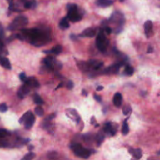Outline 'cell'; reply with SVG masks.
Segmentation results:
<instances>
[{"label": "cell", "mask_w": 160, "mask_h": 160, "mask_svg": "<svg viewBox=\"0 0 160 160\" xmlns=\"http://www.w3.org/2000/svg\"><path fill=\"white\" fill-rule=\"evenodd\" d=\"M31 88L30 87L28 84H23V86H21V87L20 88V89H19L18 92H17V95H18V97L20 98H23L25 96H26L27 95H28V93L30 92V90H31Z\"/></svg>", "instance_id": "cell-12"}, {"label": "cell", "mask_w": 160, "mask_h": 160, "mask_svg": "<svg viewBox=\"0 0 160 160\" xmlns=\"http://www.w3.org/2000/svg\"><path fill=\"white\" fill-rule=\"evenodd\" d=\"M113 104L114 106H117V107H120L122 105V102H123V96L120 93H116L115 95L113 97Z\"/></svg>", "instance_id": "cell-16"}, {"label": "cell", "mask_w": 160, "mask_h": 160, "mask_svg": "<svg viewBox=\"0 0 160 160\" xmlns=\"http://www.w3.org/2000/svg\"><path fill=\"white\" fill-rule=\"evenodd\" d=\"M113 1L112 0H97L96 5L100 7H108V6H112Z\"/></svg>", "instance_id": "cell-17"}, {"label": "cell", "mask_w": 160, "mask_h": 160, "mask_svg": "<svg viewBox=\"0 0 160 160\" xmlns=\"http://www.w3.org/2000/svg\"><path fill=\"white\" fill-rule=\"evenodd\" d=\"M73 86H74V84H73V82L72 81H68V82H67V88L69 89V90H71V89H73Z\"/></svg>", "instance_id": "cell-33"}, {"label": "cell", "mask_w": 160, "mask_h": 160, "mask_svg": "<svg viewBox=\"0 0 160 160\" xmlns=\"http://www.w3.org/2000/svg\"><path fill=\"white\" fill-rule=\"evenodd\" d=\"M82 95L83 96H87L88 95V92H86V90H84V89L82 90Z\"/></svg>", "instance_id": "cell-39"}, {"label": "cell", "mask_w": 160, "mask_h": 160, "mask_svg": "<svg viewBox=\"0 0 160 160\" xmlns=\"http://www.w3.org/2000/svg\"><path fill=\"white\" fill-rule=\"evenodd\" d=\"M130 112H131V107L129 106H126L123 107V113L124 114V115H128V114L130 113Z\"/></svg>", "instance_id": "cell-30"}, {"label": "cell", "mask_w": 160, "mask_h": 160, "mask_svg": "<svg viewBox=\"0 0 160 160\" xmlns=\"http://www.w3.org/2000/svg\"><path fill=\"white\" fill-rule=\"evenodd\" d=\"M34 158H35V154H34V152H28L26 156H23V157L22 158V159L23 160H31V159H34Z\"/></svg>", "instance_id": "cell-29"}, {"label": "cell", "mask_w": 160, "mask_h": 160, "mask_svg": "<svg viewBox=\"0 0 160 160\" xmlns=\"http://www.w3.org/2000/svg\"><path fill=\"white\" fill-rule=\"evenodd\" d=\"M153 52V48L152 46H149L148 47V51H147V52L148 53H151V52Z\"/></svg>", "instance_id": "cell-38"}, {"label": "cell", "mask_w": 160, "mask_h": 160, "mask_svg": "<svg viewBox=\"0 0 160 160\" xmlns=\"http://www.w3.org/2000/svg\"><path fill=\"white\" fill-rule=\"evenodd\" d=\"M96 45L100 52H105L109 45V40L106 38L104 30H100L96 38Z\"/></svg>", "instance_id": "cell-6"}, {"label": "cell", "mask_w": 160, "mask_h": 160, "mask_svg": "<svg viewBox=\"0 0 160 160\" xmlns=\"http://www.w3.org/2000/svg\"><path fill=\"white\" fill-rule=\"evenodd\" d=\"M28 23V19L25 16H18L16 17L12 23L8 27L9 31H16V30L23 29Z\"/></svg>", "instance_id": "cell-5"}, {"label": "cell", "mask_w": 160, "mask_h": 160, "mask_svg": "<svg viewBox=\"0 0 160 160\" xmlns=\"http://www.w3.org/2000/svg\"><path fill=\"white\" fill-rule=\"evenodd\" d=\"M134 68H133L130 65H127L125 67L124 69V74L127 75V76H131V75L134 74Z\"/></svg>", "instance_id": "cell-23"}, {"label": "cell", "mask_w": 160, "mask_h": 160, "mask_svg": "<svg viewBox=\"0 0 160 160\" xmlns=\"http://www.w3.org/2000/svg\"><path fill=\"white\" fill-rule=\"evenodd\" d=\"M43 62L45 65V67H46L49 70H52V71L54 70L57 67L61 68L60 66L56 65V63H58V62H56V60H55L54 58L52 57V56H47L46 58H45V59H43Z\"/></svg>", "instance_id": "cell-9"}, {"label": "cell", "mask_w": 160, "mask_h": 160, "mask_svg": "<svg viewBox=\"0 0 160 160\" xmlns=\"http://www.w3.org/2000/svg\"><path fill=\"white\" fill-rule=\"evenodd\" d=\"M109 21L114 24H117V28L115 29L114 32L116 34H120L123 31V27L125 23V17L121 12H114L111 16Z\"/></svg>", "instance_id": "cell-3"}, {"label": "cell", "mask_w": 160, "mask_h": 160, "mask_svg": "<svg viewBox=\"0 0 160 160\" xmlns=\"http://www.w3.org/2000/svg\"><path fill=\"white\" fill-rule=\"evenodd\" d=\"M71 149L73 150L74 154L77 156L82 159H88L90 156L92 155V152L89 149L82 147V145L79 143H74L70 146Z\"/></svg>", "instance_id": "cell-7"}, {"label": "cell", "mask_w": 160, "mask_h": 160, "mask_svg": "<svg viewBox=\"0 0 160 160\" xmlns=\"http://www.w3.org/2000/svg\"><path fill=\"white\" fill-rule=\"evenodd\" d=\"M123 65V62H118V63H115L113 65L110 66L108 68H106V70H104L105 73L106 74H116L119 72L120 67Z\"/></svg>", "instance_id": "cell-10"}, {"label": "cell", "mask_w": 160, "mask_h": 160, "mask_svg": "<svg viewBox=\"0 0 160 160\" xmlns=\"http://www.w3.org/2000/svg\"><path fill=\"white\" fill-rule=\"evenodd\" d=\"M104 88H103V86H98V87H97V88H96V90L98 91H101V90H102V89Z\"/></svg>", "instance_id": "cell-40"}, {"label": "cell", "mask_w": 160, "mask_h": 160, "mask_svg": "<svg viewBox=\"0 0 160 160\" xmlns=\"http://www.w3.org/2000/svg\"><path fill=\"white\" fill-rule=\"evenodd\" d=\"M119 1H120V2H123V1H124V0H119Z\"/></svg>", "instance_id": "cell-44"}, {"label": "cell", "mask_w": 160, "mask_h": 160, "mask_svg": "<svg viewBox=\"0 0 160 160\" xmlns=\"http://www.w3.org/2000/svg\"><path fill=\"white\" fill-rule=\"evenodd\" d=\"M34 148V146L33 145H30L29 146V150H32Z\"/></svg>", "instance_id": "cell-42"}, {"label": "cell", "mask_w": 160, "mask_h": 160, "mask_svg": "<svg viewBox=\"0 0 160 160\" xmlns=\"http://www.w3.org/2000/svg\"><path fill=\"white\" fill-rule=\"evenodd\" d=\"M60 87H62V83H60V84H59V86H58L57 88H56V90H57V89L59 88H60Z\"/></svg>", "instance_id": "cell-41"}, {"label": "cell", "mask_w": 160, "mask_h": 160, "mask_svg": "<svg viewBox=\"0 0 160 160\" xmlns=\"http://www.w3.org/2000/svg\"><path fill=\"white\" fill-rule=\"evenodd\" d=\"M56 155H57V153L56 152H50V153H48V158H49V159H55V158H56Z\"/></svg>", "instance_id": "cell-35"}, {"label": "cell", "mask_w": 160, "mask_h": 160, "mask_svg": "<svg viewBox=\"0 0 160 160\" xmlns=\"http://www.w3.org/2000/svg\"><path fill=\"white\" fill-rule=\"evenodd\" d=\"M10 132L9 131L6 129H3V128H0V139L6 138V137L9 136Z\"/></svg>", "instance_id": "cell-24"}, {"label": "cell", "mask_w": 160, "mask_h": 160, "mask_svg": "<svg viewBox=\"0 0 160 160\" xmlns=\"http://www.w3.org/2000/svg\"><path fill=\"white\" fill-rule=\"evenodd\" d=\"M129 126H128L127 121H125L123 124V128H122V134H123V135H127V134L129 133Z\"/></svg>", "instance_id": "cell-27"}, {"label": "cell", "mask_w": 160, "mask_h": 160, "mask_svg": "<svg viewBox=\"0 0 160 160\" xmlns=\"http://www.w3.org/2000/svg\"><path fill=\"white\" fill-rule=\"evenodd\" d=\"M0 65L7 70H11V63L9 59L3 56H0Z\"/></svg>", "instance_id": "cell-15"}, {"label": "cell", "mask_w": 160, "mask_h": 160, "mask_svg": "<svg viewBox=\"0 0 160 160\" xmlns=\"http://www.w3.org/2000/svg\"><path fill=\"white\" fill-rule=\"evenodd\" d=\"M8 110V106L6 103H2L0 104V112H6Z\"/></svg>", "instance_id": "cell-31"}, {"label": "cell", "mask_w": 160, "mask_h": 160, "mask_svg": "<svg viewBox=\"0 0 160 160\" xmlns=\"http://www.w3.org/2000/svg\"><path fill=\"white\" fill-rule=\"evenodd\" d=\"M144 28H145V34L148 38L152 37L153 34V23L151 20H147L144 24Z\"/></svg>", "instance_id": "cell-11"}, {"label": "cell", "mask_w": 160, "mask_h": 160, "mask_svg": "<svg viewBox=\"0 0 160 160\" xmlns=\"http://www.w3.org/2000/svg\"><path fill=\"white\" fill-rule=\"evenodd\" d=\"M103 62L98 60H90L88 62H81L78 66L83 71H95L103 67Z\"/></svg>", "instance_id": "cell-4"}, {"label": "cell", "mask_w": 160, "mask_h": 160, "mask_svg": "<svg viewBox=\"0 0 160 160\" xmlns=\"http://www.w3.org/2000/svg\"><path fill=\"white\" fill-rule=\"evenodd\" d=\"M70 38L72 39V40H73V41H76V40H78V36L77 35H74V34H71V35H70Z\"/></svg>", "instance_id": "cell-37"}, {"label": "cell", "mask_w": 160, "mask_h": 160, "mask_svg": "<svg viewBox=\"0 0 160 160\" xmlns=\"http://www.w3.org/2000/svg\"><path fill=\"white\" fill-rule=\"evenodd\" d=\"M34 102L37 105H42L44 103V101L41 98V97L38 94H34Z\"/></svg>", "instance_id": "cell-26"}, {"label": "cell", "mask_w": 160, "mask_h": 160, "mask_svg": "<svg viewBox=\"0 0 160 160\" xmlns=\"http://www.w3.org/2000/svg\"><path fill=\"white\" fill-rule=\"evenodd\" d=\"M67 18L71 22H78L82 19V15L78 10L76 4H68L67 6Z\"/></svg>", "instance_id": "cell-2"}, {"label": "cell", "mask_w": 160, "mask_h": 160, "mask_svg": "<svg viewBox=\"0 0 160 160\" xmlns=\"http://www.w3.org/2000/svg\"><path fill=\"white\" fill-rule=\"evenodd\" d=\"M23 6L26 9H32L36 6V2L34 0H22Z\"/></svg>", "instance_id": "cell-20"}, {"label": "cell", "mask_w": 160, "mask_h": 160, "mask_svg": "<svg viewBox=\"0 0 160 160\" xmlns=\"http://www.w3.org/2000/svg\"><path fill=\"white\" fill-rule=\"evenodd\" d=\"M94 98H95L97 102H102V97L100 96V95H96V94H95V95H94Z\"/></svg>", "instance_id": "cell-36"}, {"label": "cell", "mask_w": 160, "mask_h": 160, "mask_svg": "<svg viewBox=\"0 0 160 160\" xmlns=\"http://www.w3.org/2000/svg\"><path fill=\"white\" fill-rule=\"evenodd\" d=\"M69 21H70V20H69L67 17L62 19V20H60V23H59V28H60L61 29L63 30L69 28H70V23H69Z\"/></svg>", "instance_id": "cell-21"}, {"label": "cell", "mask_w": 160, "mask_h": 160, "mask_svg": "<svg viewBox=\"0 0 160 160\" xmlns=\"http://www.w3.org/2000/svg\"><path fill=\"white\" fill-rule=\"evenodd\" d=\"M157 154H158V155H159V156H160V151H159V152H158Z\"/></svg>", "instance_id": "cell-43"}, {"label": "cell", "mask_w": 160, "mask_h": 160, "mask_svg": "<svg viewBox=\"0 0 160 160\" xmlns=\"http://www.w3.org/2000/svg\"><path fill=\"white\" fill-rule=\"evenodd\" d=\"M104 31H105V32H106L107 34H110L112 32V28H109V27L107 26V27H106V28H105Z\"/></svg>", "instance_id": "cell-34"}, {"label": "cell", "mask_w": 160, "mask_h": 160, "mask_svg": "<svg viewBox=\"0 0 160 160\" xmlns=\"http://www.w3.org/2000/svg\"><path fill=\"white\" fill-rule=\"evenodd\" d=\"M20 81H23V82L24 83L25 81H27V79H28V78H27L26 74H25L24 73H21L20 74Z\"/></svg>", "instance_id": "cell-32"}, {"label": "cell", "mask_w": 160, "mask_h": 160, "mask_svg": "<svg viewBox=\"0 0 160 160\" xmlns=\"http://www.w3.org/2000/svg\"><path fill=\"white\" fill-rule=\"evenodd\" d=\"M96 34V29L95 28H88L85 29L79 36L84 38H93Z\"/></svg>", "instance_id": "cell-13"}, {"label": "cell", "mask_w": 160, "mask_h": 160, "mask_svg": "<svg viewBox=\"0 0 160 160\" xmlns=\"http://www.w3.org/2000/svg\"><path fill=\"white\" fill-rule=\"evenodd\" d=\"M21 35L23 40H26L34 46L40 47L45 45L51 40V34L48 28H31V29H22Z\"/></svg>", "instance_id": "cell-1"}, {"label": "cell", "mask_w": 160, "mask_h": 160, "mask_svg": "<svg viewBox=\"0 0 160 160\" xmlns=\"http://www.w3.org/2000/svg\"><path fill=\"white\" fill-rule=\"evenodd\" d=\"M62 52V46L59 45L55 46L51 50H45L44 53H46V54H54V55H59V53Z\"/></svg>", "instance_id": "cell-18"}, {"label": "cell", "mask_w": 160, "mask_h": 160, "mask_svg": "<svg viewBox=\"0 0 160 160\" xmlns=\"http://www.w3.org/2000/svg\"><path fill=\"white\" fill-rule=\"evenodd\" d=\"M34 112H35V114L38 117H41L44 115V110L41 106H37V107L34 109Z\"/></svg>", "instance_id": "cell-28"}, {"label": "cell", "mask_w": 160, "mask_h": 160, "mask_svg": "<svg viewBox=\"0 0 160 160\" xmlns=\"http://www.w3.org/2000/svg\"><path fill=\"white\" fill-rule=\"evenodd\" d=\"M104 138L105 136L104 134H102V132L98 133V136H97V145H98V146L101 145V144L102 143V142L104 141Z\"/></svg>", "instance_id": "cell-25"}, {"label": "cell", "mask_w": 160, "mask_h": 160, "mask_svg": "<svg viewBox=\"0 0 160 160\" xmlns=\"http://www.w3.org/2000/svg\"><path fill=\"white\" fill-rule=\"evenodd\" d=\"M34 121H35V117H34V114L31 112V111H28L26 113L23 114L21 118L19 120V123L20 124H24V127L26 129H31L34 125Z\"/></svg>", "instance_id": "cell-8"}, {"label": "cell", "mask_w": 160, "mask_h": 160, "mask_svg": "<svg viewBox=\"0 0 160 160\" xmlns=\"http://www.w3.org/2000/svg\"><path fill=\"white\" fill-rule=\"evenodd\" d=\"M130 153L134 156L135 159H139L142 157V152L140 148H137V149H133V148H130L129 149Z\"/></svg>", "instance_id": "cell-19"}, {"label": "cell", "mask_w": 160, "mask_h": 160, "mask_svg": "<svg viewBox=\"0 0 160 160\" xmlns=\"http://www.w3.org/2000/svg\"><path fill=\"white\" fill-rule=\"evenodd\" d=\"M103 129H104V132L106 134H111V135H114L116 134V130L112 128V123H109V122L105 123V126Z\"/></svg>", "instance_id": "cell-14"}, {"label": "cell", "mask_w": 160, "mask_h": 160, "mask_svg": "<svg viewBox=\"0 0 160 160\" xmlns=\"http://www.w3.org/2000/svg\"><path fill=\"white\" fill-rule=\"evenodd\" d=\"M67 112H70V113H71V115L69 113H67V115L68 116H73V117H74V120L76 122H79L80 120V116L79 114L78 113V112H77L75 109H67Z\"/></svg>", "instance_id": "cell-22"}]
</instances>
